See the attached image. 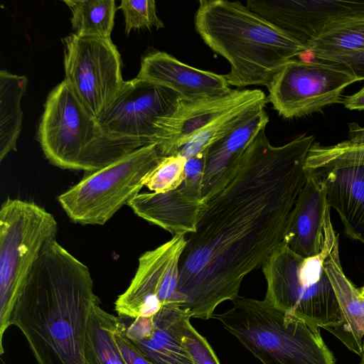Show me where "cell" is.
<instances>
[{"instance_id": "obj_35", "label": "cell", "mask_w": 364, "mask_h": 364, "mask_svg": "<svg viewBox=\"0 0 364 364\" xmlns=\"http://www.w3.org/2000/svg\"><path fill=\"white\" fill-rule=\"evenodd\" d=\"M360 296L364 298V286L358 289Z\"/></svg>"}, {"instance_id": "obj_25", "label": "cell", "mask_w": 364, "mask_h": 364, "mask_svg": "<svg viewBox=\"0 0 364 364\" xmlns=\"http://www.w3.org/2000/svg\"><path fill=\"white\" fill-rule=\"evenodd\" d=\"M70 22L80 37L110 38L117 9L114 0H65Z\"/></svg>"}, {"instance_id": "obj_27", "label": "cell", "mask_w": 364, "mask_h": 364, "mask_svg": "<svg viewBox=\"0 0 364 364\" xmlns=\"http://www.w3.org/2000/svg\"><path fill=\"white\" fill-rule=\"evenodd\" d=\"M186 159L178 153L164 157L148 174L144 186L155 193H165L178 190L186 178Z\"/></svg>"}, {"instance_id": "obj_21", "label": "cell", "mask_w": 364, "mask_h": 364, "mask_svg": "<svg viewBox=\"0 0 364 364\" xmlns=\"http://www.w3.org/2000/svg\"><path fill=\"white\" fill-rule=\"evenodd\" d=\"M28 80L25 75L0 71V160L12 151L21 130L23 112L21 100L26 91Z\"/></svg>"}, {"instance_id": "obj_30", "label": "cell", "mask_w": 364, "mask_h": 364, "mask_svg": "<svg viewBox=\"0 0 364 364\" xmlns=\"http://www.w3.org/2000/svg\"><path fill=\"white\" fill-rule=\"evenodd\" d=\"M114 337L126 364H154L129 340L127 335V324L120 317L114 331Z\"/></svg>"}, {"instance_id": "obj_5", "label": "cell", "mask_w": 364, "mask_h": 364, "mask_svg": "<svg viewBox=\"0 0 364 364\" xmlns=\"http://www.w3.org/2000/svg\"><path fill=\"white\" fill-rule=\"evenodd\" d=\"M232 302V308L212 318L262 364H336L319 329L264 299L238 296Z\"/></svg>"}, {"instance_id": "obj_20", "label": "cell", "mask_w": 364, "mask_h": 364, "mask_svg": "<svg viewBox=\"0 0 364 364\" xmlns=\"http://www.w3.org/2000/svg\"><path fill=\"white\" fill-rule=\"evenodd\" d=\"M261 109L227 136L208 146L202 180L203 199L223 186L234 174L250 142L269 122Z\"/></svg>"}, {"instance_id": "obj_6", "label": "cell", "mask_w": 364, "mask_h": 364, "mask_svg": "<svg viewBox=\"0 0 364 364\" xmlns=\"http://www.w3.org/2000/svg\"><path fill=\"white\" fill-rule=\"evenodd\" d=\"M333 230L328 209L320 254L304 257L281 243L262 266L267 282L264 300L316 329L326 330L342 321L341 309L323 265Z\"/></svg>"}, {"instance_id": "obj_2", "label": "cell", "mask_w": 364, "mask_h": 364, "mask_svg": "<svg viewBox=\"0 0 364 364\" xmlns=\"http://www.w3.org/2000/svg\"><path fill=\"white\" fill-rule=\"evenodd\" d=\"M100 303L87 267L52 240L18 295L11 325L23 333L38 364H85L87 324Z\"/></svg>"}, {"instance_id": "obj_17", "label": "cell", "mask_w": 364, "mask_h": 364, "mask_svg": "<svg viewBox=\"0 0 364 364\" xmlns=\"http://www.w3.org/2000/svg\"><path fill=\"white\" fill-rule=\"evenodd\" d=\"M191 317L174 306H164L151 316L127 325V335L154 364H193L181 341V328Z\"/></svg>"}, {"instance_id": "obj_23", "label": "cell", "mask_w": 364, "mask_h": 364, "mask_svg": "<svg viewBox=\"0 0 364 364\" xmlns=\"http://www.w3.org/2000/svg\"><path fill=\"white\" fill-rule=\"evenodd\" d=\"M119 316L96 304L87 324L84 355L85 364H126L114 337Z\"/></svg>"}, {"instance_id": "obj_34", "label": "cell", "mask_w": 364, "mask_h": 364, "mask_svg": "<svg viewBox=\"0 0 364 364\" xmlns=\"http://www.w3.org/2000/svg\"><path fill=\"white\" fill-rule=\"evenodd\" d=\"M361 361L359 364H364V340L363 341V346H362V354H361Z\"/></svg>"}, {"instance_id": "obj_4", "label": "cell", "mask_w": 364, "mask_h": 364, "mask_svg": "<svg viewBox=\"0 0 364 364\" xmlns=\"http://www.w3.org/2000/svg\"><path fill=\"white\" fill-rule=\"evenodd\" d=\"M37 138L52 164L85 173L104 168L144 146L107 135L65 80L47 97Z\"/></svg>"}, {"instance_id": "obj_26", "label": "cell", "mask_w": 364, "mask_h": 364, "mask_svg": "<svg viewBox=\"0 0 364 364\" xmlns=\"http://www.w3.org/2000/svg\"><path fill=\"white\" fill-rule=\"evenodd\" d=\"M355 164H364V144L346 140L323 146L314 141L308 152L304 168L312 171Z\"/></svg>"}, {"instance_id": "obj_14", "label": "cell", "mask_w": 364, "mask_h": 364, "mask_svg": "<svg viewBox=\"0 0 364 364\" xmlns=\"http://www.w3.org/2000/svg\"><path fill=\"white\" fill-rule=\"evenodd\" d=\"M267 100L259 89H232L223 96L193 102L183 101L177 111L158 124V144L164 156L177 150L198 131L212 122L240 106Z\"/></svg>"}, {"instance_id": "obj_16", "label": "cell", "mask_w": 364, "mask_h": 364, "mask_svg": "<svg viewBox=\"0 0 364 364\" xmlns=\"http://www.w3.org/2000/svg\"><path fill=\"white\" fill-rule=\"evenodd\" d=\"M307 179L289 215L282 243L304 257L320 254L324 243V223L327 210L323 175L307 171Z\"/></svg>"}, {"instance_id": "obj_1", "label": "cell", "mask_w": 364, "mask_h": 364, "mask_svg": "<svg viewBox=\"0 0 364 364\" xmlns=\"http://www.w3.org/2000/svg\"><path fill=\"white\" fill-rule=\"evenodd\" d=\"M314 142V136L304 134L274 146L262 129L234 174L202 200L179 262L181 311L212 318L216 307L238 296L244 278L282 243L307 179L304 164Z\"/></svg>"}, {"instance_id": "obj_31", "label": "cell", "mask_w": 364, "mask_h": 364, "mask_svg": "<svg viewBox=\"0 0 364 364\" xmlns=\"http://www.w3.org/2000/svg\"><path fill=\"white\" fill-rule=\"evenodd\" d=\"M320 60L341 65L360 81L364 80V48L328 56Z\"/></svg>"}, {"instance_id": "obj_18", "label": "cell", "mask_w": 364, "mask_h": 364, "mask_svg": "<svg viewBox=\"0 0 364 364\" xmlns=\"http://www.w3.org/2000/svg\"><path fill=\"white\" fill-rule=\"evenodd\" d=\"M338 235L333 230L323 265L342 312V321L326 331L339 339L350 351L361 356L364 337V298L346 276L340 260Z\"/></svg>"}, {"instance_id": "obj_22", "label": "cell", "mask_w": 364, "mask_h": 364, "mask_svg": "<svg viewBox=\"0 0 364 364\" xmlns=\"http://www.w3.org/2000/svg\"><path fill=\"white\" fill-rule=\"evenodd\" d=\"M305 46L307 53L318 60L364 48V16L328 23Z\"/></svg>"}, {"instance_id": "obj_32", "label": "cell", "mask_w": 364, "mask_h": 364, "mask_svg": "<svg viewBox=\"0 0 364 364\" xmlns=\"http://www.w3.org/2000/svg\"><path fill=\"white\" fill-rule=\"evenodd\" d=\"M341 103L349 110H364V86L356 93L344 96Z\"/></svg>"}, {"instance_id": "obj_11", "label": "cell", "mask_w": 364, "mask_h": 364, "mask_svg": "<svg viewBox=\"0 0 364 364\" xmlns=\"http://www.w3.org/2000/svg\"><path fill=\"white\" fill-rule=\"evenodd\" d=\"M183 101L167 87L135 77L125 82L97 121L112 138L134 141L143 146L156 144L159 123L171 117Z\"/></svg>"}, {"instance_id": "obj_15", "label": "cell", "mask_w": 364, "mask_h": 364, "mask_svg": "<svg viewBox=\"0 0 364 364\" xmlns=\"http://www.w3.org/2000/svg\"><path fill=\"white\" fill-rule=\"evenodd\" d=\"M136 77L167 87L186 102L223 96L232 90L225 75L189 66L159 50L144 56Z\"/></svg>"}, {"instance_id": "obj_9", "label": "cell", "mask_w": 364, "mask_h": 364, "mask_svg": "<svg viewBox=\"0 0 364 364\" xmlns=\"http://www.w3.org/2000/svg\"><path fill=\"white\" fill-rule=\"evenodd\" d=\"M357 81L338 64L294 58L273 77L267 98L284 118L300 117L341 103L343 90Z\"/></svg>"}, {"instance_id": "obj_28", "label": "cell", "mask_w": 364, "mask_h": 364, "mask_svg": "<svg viewBox=\"0 0 364 364\" xmlns=\"http://www.w3.org/2000/svg\"><path fill=\"white\" fill-rule=\"evenodd\" d=\"M117 9L124 14L127 34L133 29L164 28L163 21L156 14V2L154 0H122Z\"/></svg>"}, {"instance_id": "obj_3", "label": "cell", "mask_w": 364, "mask_h": 364, "mask_svg": "<svg viewBox=\"0 0 364 364\" xmlns=\"http://www.w3.org/2000/svg\"><path fill=\"white\" fill-rule=\"evenodd\" d=\"M195 28L204 43L225 58L228 84L268 87L288 61L307 53L306 47L240 1L201 0Z\"/></svg>"}, {"instance_id": "obj_29", "label": "cell", "mask_w": 364, "mask_h": 364, "mask_svg": "<svg viewBox=\"0 0 364 364\" xmlns=\"http://www.w3.org/2000/svg\"><path fill=\"white\" fill-rule=\"evenodd\" d=\"M181 341L193 364H220L208 341L186 319L181 328Z\"/></svg>"}, {"instance_id": "obj_13", "label": "cell", "mask_w": 364, "mask_h": 364, "mask_svg": "<svg viewBox=\"0 0 364 364\" xmlns=\"http://www.w3.org/2000/svg\"><path fill=\"white\" fill-rule=\"evenodd\" d=\"M246 4L304 46L328 23L364 16V0H248Z\"/></svg>"}, {"instance_id": "obj_10", "label": "cell", "mask_w": 364, "mask_h": 364, "mask_svg": "<svg viewBox=\"0 0 364 364\" xmlns=\"http://www.w3.org/2000/svg\"><path fill=\"white\" fill-rule=\"evenodd\" d=\"M65 80L87 109L97 118L123 88L121 57L110 38L66 36Z\"/></svg>"}, {"instance_id": "obj_8", "label": "cell", "mask_w": 364, "mask_h": 364, "mask_svg": "<svg viewBox=\"0 0 364 364\" xmlns=\"http://www.w3.org/2000/svg\"><path fill=\"white\" fill-rule=\"evenodd\" d=\"M164 157L157 144L139 148L104 168L85 173L58 200L73 223L103 225L140 193L148 174Z\"/></svg>"}, {"instance_id": "obj_19", "label": "cell", "mask_w": 364, "mask_h": 364, "mask_svg": "<svg viewBox=\"0 0 364 364\" xmlns=\"http://www.w3.org/2000/svg\"><path fill=\"white\" fill-rule=\"evenodd\" d=\"M316 171L323 175L327 207L337 211L345 234L364 243V164Z\"/></svg>"}, {"instance_id": "obj_12", "label": "cell", "mask_w": 364, "mask_h": 364, "mask_svg": "<svg viewBox=\"0 0 364 364\" xmlns=\"http://www.w3.org/2000/svg\"><path fill=\"white\" fill-rule=\"evenodd\" d=\"M186 245V235L176 234L139 257L133 279L114 303L119 317L134 319L151 316L164 306L180 309L179 262Z\"/></svg>"}, {"instance_id": "obj_33", "label": "cell", "mask_w": 364, "mask_h": 364, "mask_svg": "<svg viewBox=\"0 0 364 364\" xmlns=\"http://www.w3.org/2000/svg\"><path fill=\"white\" fill-rule=\"evenodd\" d=\"M348 137L350 141L364 144V127L355 122L348 124Z\"/></svg>"}, {"instance_id": "obj_7", "label": "cell", "mask_w": 364, "mask_h": 364, "mask_svg": "<svg viewBox=\"0 0 364 364\" xmlns=\"http://www.w3.org/2000/svg\"><path fill=\"white\" fill-rule=\"evenodd\" d=\"M54 216L34 202L7 198L0 210V354L11 312L43 247L55 240Z\"/></svg>"}, {"instance_id": "obj_24", "label": "cell", "mask_w": 364, "mask_h": 364, "mask_svg": "<svg viewBox=\"0 0 364 364\" xmlns=\"http://www.w3.org/2000/svg\"><path fill=\"white\" fill-rule=\"evenodd\" d=\"M267 102V100L252 102L225 113L193 135L176 153L188 159L205 151L210 145L227 136L264 109Z\"/></svg>"}]
</instances>
